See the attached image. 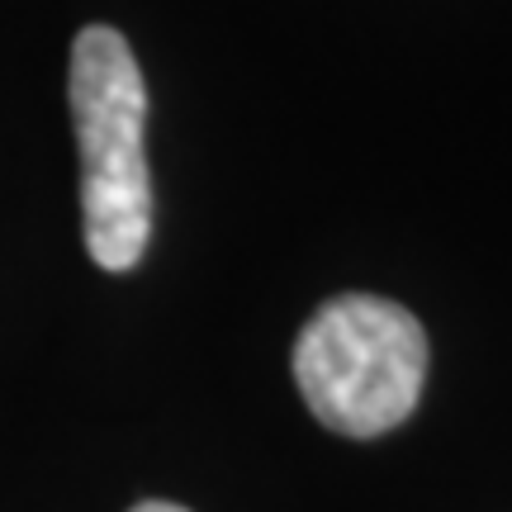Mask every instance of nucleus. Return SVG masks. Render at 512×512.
I'll return each mask as SVG.
<instances>
[{
    "label": "nucleus",
    "instance_id": "nucleus-3",
    "mask_svg": "<svg viewBox=\"0 0 512 512\" xmlns=\"http://www.w3.org/2000/svg\"><path fill=\"white\" fill-rule=\"evenodd\" d=\"M128 512H190V508H176V503H162V498H152V503H138V508Z\"/></svg>",
    "mask_w": 512,
    "mask_h": 512
},
{
    "label": "nucleus",
    "instance_id": "nucleus-1",
    "mask_svg": "<svg viewBox=\"0 0 512 512\" xmlns=\"http://www.w3.org/2000/svg\"><path fill=\"white\" fill-rule=\"evenodd\" d=\"M72 124L81 152V228L100 271H133L152 238L147 176V86L128 38L110 24L81 29L72 43Z\"/></svg>",
    "mask_w": 512,
    "mask_h": 512
},
{
    "label": "nucleus",
    "instance_id": "nucleus-2",
    "mask_svg": "<svg viewBox=\"0 0 512 512\" xmlns=\"http://www.w3.org/2000/svg\"><path fill=\"white\" fill-rule=\"evenodd\" d=\"M427 380V332L380 294H337L294 342V384L328 432L370 441L413 418Z\"/></svg>",
    "mask_w": 512,
    "mask_h": 512
}]
</instances>
